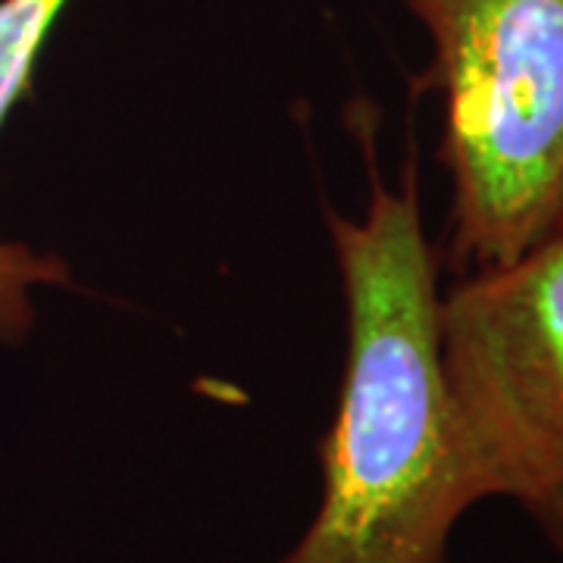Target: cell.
<instances>
[{
    "mask_svg": "<svg viewBox=\"0 0 563 563\" xmlns=\"http://www.w3.org/2000/svg\"><path fill=\"white\" fill-rule=\"evenodd\" d=\"M354 132L373 176L366 217L325 213L347 303L339 410L320 444V507L276 563H448L479 501L444 379L439 254L422 229L417 161L388 188L373 122Z\"/></svg>",
    "mask_w": 563,
    "mask_h": 563,
    "instance_id": "obj_1",
    "label": "cell"
},
{
    "mask_svg": "<svg viewBox=\"0 0 563 563\" xmlns=\"http://www.w3.org/2000/svg\"><path fill=\"white\" fill-rule=\"evenodd\" d=\"M429 38L417 91L442 98L448 263L523 257L563 225V0H401Z\"/></svg>",
    "mask_w": 563,
    "mask_h": 563,
    "instance_id": "obj_2",
    "label": "cell"
},
{
    "mask_svg": "<svg viewBox=\"0 0 563 563\" xmlns=\"http://www.w3.org/2000/svg\"><path fill=\"white\" fill-rule=\"evenodd\" d=\"M442 363L476 501H510L563 558V225L442 291Z\"/></svg>",
    "mask_w": 563,
    "mask_h": 563,
    "instance_id": "obj_3",
    "label": "cell"
},
{
    "mask_svg": "<svg viewBox=\"0 0 563 563\" xmlns=\"http://www.w3.org/2000/svg\"><path fill=\"white\" fill-rule=\"evenodd\" d=\"M69 0H0V129L32 95L41 51ZM69 269L54 254L22 242H0V342L16 344L32 332V291L66 285Z\"/></svg>",
    "mask_w": 563,
    "mask_h": 563,
    "instance_id": "obj_4",
    "label": "cell"
}]
</instances>
